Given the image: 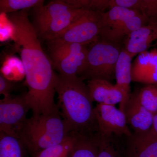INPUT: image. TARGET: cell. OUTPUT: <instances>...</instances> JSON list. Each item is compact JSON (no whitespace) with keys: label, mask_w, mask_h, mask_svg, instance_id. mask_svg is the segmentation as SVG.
<instances>
[{"label":"cell","mask_w":157,"mask_h":157,"mask_svg":"<svg viewBox=\"0 0 157 157\" xmlns=\"http://www.w3.org/2000/svg\"><path fill=\"white\" fill-rule=\"evenodd\" d=\"M132 81L157 86V48L138 54L132 62Z\"/></svg>","instance_id":"8fae6325"},{"label":"cell","mask_w":157,"mask_h":157,"mask_svg":"<svg viewBox=\"0 0 157 157\" xmlns=\"http://www.w3.org/2000/svg\"><path fill=\"white\" fill-rule=\"evenodd\" d=\"M94 114L99 132L102 135L125 137L132 135L124 113L115 106L98 104Z\"/></svg>","instance_id":"30bf717a"},{"label":"cell","mask_w":157,"mask_h":157,"mask_svg":"<svg viewBox=\"0 0 157 157\" xmlns=\"http://www.w3.org/2000/svg\"><path fill=\"white\" fill-rule=\"evenodd\" d=\"M90 97L93 102L98 104L113 105L120 104L123 96L115 85L103 79H92L88 80Z\"/></svg>","instance_id":"9a60e30c"},{"label":"cell","mask_w":157,"mask_h":157,"mask_svg":"<svg viewBox=\"0 0 157 157\" xmlns=\"http://www.w3.org/2000/svg\"><path fill=\"white\" fill-rule=\"evenodd\" d=\"M42 0H1V14L14 13L44 6Z\"/></svg>","instance_id":"7402d4cb"},{"label":"cell","mask_w":157,"mask_h":157,"mask_svg":"<svg viewBox=\"0 0 157 157\" xmlns=\"http://www.w3.org/2000/svg\"><path fill=\"white\" fill-rule=\"evenodd\" d=\"M77 134V139L69 157H98V134Z\"/></svg>","instance_id":"ac0fdd59"},{"label":"cell","mask_w":157,"mask_h":157,"mask_svg":"<svg viewBox=\"0 0 157 157\" xmlns=\"http://www.w3.org/2000/svg\"><path fill=\"white\" fill-rule=\"evenodd\" d=\"M127 146L131 157H157V135L151 130L132 133L127 137Z\"/></svg>","instance_id":"e0dca14e"},{"label":"cell","mask_w":157,"mask_h":157,"mask_svg":"<svg viewBox=\"0 0 157 157\" xmlns=\"http://www.w3.org/2000/svg\"><path fill=\"white\" fill-rule=\"evenodd\" d=\"M124 113L134 133H144L151 129L154 114L141 105L132 94Z\"/></svg>","instance_id":"5bb4252c"},{"label":"cell","mask_w":157,"mask_h":157,"mask_svg":"<svg viewBox=\"0 0 157 157\" xmlns=\"http://www.w3.org/2000/svg\"><path fill=\"white\" fill-rule=\"evenodd\" d=\"M14 86L12 82L1 73L0 74V94L3 95L5 97H9Z\"/></svg>","instance_id":"cb8c5ba5"},{"label":"cell","mask_w":157,"mask_h":157,"mask_svg":"<svg viewBox=\"0 0 157 157\" xmlns=\"http://www.w3.org/2000/svg\"><path fill=\"white\" fill-rule=\"evenodd\" d=\"M101 11L89 10L52 41L87 45L99 39Z\"/></svg>","instance_id":"ba28073f"},{"label":"cell","mask_w":157,"mask_h":157,"mask_svg":"<svg viewBox=\"0 0 157 157\" xmlns=\"http://www.w3.org/2000/svg\"><path fill=\"white\" fill-rule=\"evenodd\" d=\"M98 11L103 12L116 6L139 11L149 22L157 20V0H96Z\"/></svg>","instance_id":"4fadbf2b"},{"label":"cell","mask_w":157,"mask_h":157,"mask_svg":"<svg viewBox=\"0 0 157 157\" xmlns=\"http://www.w3.org/2000/svg\"><path fill=\"white\" fill-rule=\"evenodd\" d=\"M29 11L22 10L9 15L14 27L12 38L14 48L20 55L28 89L24 97L33 115L51 114L59 111L54 101L56 73L30 21Z\"/></svg>","instance_id":"6da1fadb"},{"label":"cell","mask_w":157,"mask_h":157,"mask_svg":"<svg viewBox=\"0 0 157 157\" xmlns=\"http://www.w3.org/2000/svg\"><path fill=\"white\" fill-rule=\"evenodd\" d=\"M149 21L139 11L116 6L101 12L99 38L116 45Z\"/></svg>","instance_id":"5b68a950"},{"label":"cell","mask_w":157,"mask_h":157,"mask_svg":"<svg viewBox=\"0 0 157 157\" xmlns=\"http://www.w3.org/2000/svg\"><path fill=\"white\" fill-rule=\"evenodd\" d=\"M76 139V133H71L60 143L42 150L34 155V157H69Z\"/></svg>","instance_id":"d6986e66"},{"label":"cell","mask_w":157,"mask_h":157,"mask_svg":"<svg viewBox=\"0 0 157 157\" xmlns=\"http://www.w3.org/2000/svg\"><path fill=\"white\" fill-rule=\"evenodd\" d=\"M29 109L24 95L4 97L0 101V133L19 138Z\"/></svg>","instance_id":"9c48e42d"},{"label":"cell","mask_w":157,"mask_h":157,"mask_svg":"<svg viewBox=\"0 0 157 157\" xmlns=\"http://www.w3.org/2000/svg\"><path fill=\"white\" fill-rule=\"evenodd\" d=\"M87 66L79 76L84 79H103L111 82L115 78V69L121 50L116 45L98 39L88 48Z\"/></svg>","instance_id":"8992f818"},{"label":"cell","mask_w":157,"mask_h":157,"mask_svg":"<svg viewBox=\"0 0 157 157\" xmlns=\"http://www.w3.org/2000/svg\"><path fill=\"white\" fill-rule=\"evenodd\" d=\"M89 10L76 8L65 0L51 1L33 9L32 24L39 38L48 42L61 35Z\"/></svg>","instance_id":"277c9868"},{"label":"cell","mask_w":157,"mask_h":157,"mask_svg":"<svg viewBox=\"0 0 157 157\" xmlns=\"http://www.w3.org/2000/svg\"><path fill=\"white\" fill-rule=\"evenodd\" d=\"M60 113L33 115L27 119L19 134L23 144L34 155L56 145L71 134Z\"/></svg>","instance_id":"3957f363"},{"label":"cell","mask_w":157,"mask_h":157,"mask_svg":"<svg viewBox=\"0 0 157 157\" xmlns=\"http://www.w3.org/2000/svg\"><path fill=\"white\" fill-rule=\"evenodd\" d=\"M157 41V20L149 23L132 32L124 39V48L132 58L148 50Z\"/></svg>","instance_id":"7c38bea8"},{"label":"cell","mask_w":157,"mask_h":157,"mask_svg":"<svg viewBox=\"0 0 157 157\" xmlns=\"http://www.w3.org/2000/svg\"><path fill=\"white\" fill-rule=\"evenodd\" d=\"M55 88L61 115L71 133L88 135L99 132L93 101L87 85L81 78L56 73Z\"/></svg>","instance_id":"7a4b0ae2"},{"label":"cell","mask_w":157,"mask_h":157,"mask_svg":"<svg viewBox=\"0 0 157 157\" xmlns=\"http://www.w3.org/2000/svg\"><path fill=\"white\" fill-rule=\"evenodd\" d=\"M48 44L52 66L59 74L79 77L84 73L87 66L86 45L54 41Z\"/></svg>","instance_id":"52a82bcc"},{"label":"cell","mask_w":157,"mask_h":157,"mask_svg":"<svg viewBox=\"0 0 157 157\" xmlns=\"http://www.w3.org/2000/svg\"><path fill=\"white\" fill-rule=\"evenodd\" d=\"M14 32V25L9 18L8 22L5 24L1 23V41L3 42L12 39Z\"/></svg>","instance_id":"d4e9b609"},{"label":"cell","mask_w":157,"mask_h":157,"mask_svg":"<svg viewBox=\"0 0 157 157\" xmlns=\"http://www.w3.org/2000/svg\"><path fill=\"white\" fill-rule=\"evenodd\" d=\"M144 108L154 114L157 113V86L147 85L132 93Z\"/></svg>","instance_id":"ffe728a7"},{"label":"cell","mask_w":157,"mask_h":157,"mask_svg":"<svg viewBox=\"0 0 157 157\" xmlns=\"http://www.w3.org/2000/svg\"><path fill=\"white\" fill-rule=\"evenodd\" d=\"M151 130L157 135V113L154 114L152 125Z\"/></svg>","instance_id":"484cf974"},{"label":"cell","mask_w":157,"mask_h":157,"mask_svg":"<svg viewBox=\"0 0 157 157\" xmlns=\"http://www.w3.org/2000/svg\"><path fill=\"white\" fill-rule=\"evenodd\" d=\"M118 137L116 135L106 136L99 132L98 157H119Z\"/></svg>","instance_id":"603a6c76"},{"label":"cell","mask_w":157,"mask_h":157,"mask_svg":"<svg viewBox=\"0 0 157 157\" xmlns=\"http://www.w3.org/2000/svg\"><path fill=\"white\" fill-rule=\"evenodd\" d=\"M19 138L0 133V157H23Z\"/></svg>","instance_id":"44dd1931"},{"label":"cell","mask_w":157,"mask_h":157,"mask_svg":"<svg viewBox=\"0 0 157 157\" xmlns=\"http://www.w3.org/2000/svg\"><path fill=\"white\" fill-rule=\"evenodd\" d=\"M132 57L124 49L121 50L115 69V85L120 91L123 100L119 104L120 108L124 112L127 102L132 95L131 83L132 81L131 66Z\"/></svg>","instance_id":"2e32d148"}]
</instances>
